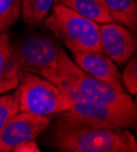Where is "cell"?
Masks as SVG:
<instances>
[{"mask_svg": "<svg viewBox=\"0 0 137 152\" xmlns=\"http://www.w3.org/2000/svg\"><path fill=\"white\" fill-rule=\"evenodd\" d=\"M53 148L64 152H137V139L125 126H98L61 113L50 136Z\"/></svg>", "mask_w": 137, "mask_h": 152, "instance_id": "obj_1", "label": "cell"}, {"mask_svg": "<svg viewBox=\"0 0 137 152\" xmlns=\"http://www.w3.org/2000/svg\"><path fill=\"white\" fill-rule=\"evenodd\" d=\"M38 74L56 84L59 89L63 91L70 105L69 111L63 112V115H65L70 119L91 125L113 126V128H119V126L131 128L136 125L137 116L110 108L94 100L86 97L70 82L69 78L59 73L56 69L45 68L42 69Z\"/></svg>", "mask_w": 137, "mask_h": 152, "instance_id": "obj_2", "label": "cell"}, {"mask_svg": "<svg viewBox=\"0 0 137 152\" xmlns=\"http://www.w3.org/2000/svg\"><path fill=\"white\" fill-rule=\"evenodd\" d=\"M45 26L71 53L102 51L99 24L65 5L54 4Z\"/></svg>", "mask_w": 137, "mask_h": 152, "instance_id": "obj_3", "label": "cell"}, {"mask_svg": "<svg viewBox=\"0 0 137 152\" xmlns=\"http://www.w3.org/2000/svg\"><path fill=\"white\" fill-rule=\"evenodd\" d=\"M56 71L69 78L86 97L110 108L137 116V106L126 91H119L114 86L84 72L76 62L67 56L66 53H64V50L59 56Z\"/></svg>", "mask_w": 137, "mask_h": 152, "instance_id": "obj_4", "label": "cell"}, {"mask_svg": "<svg viewBox=\"0 0 137 152\" xmlns=\"http://www.w3.org/2000/svg\"><path fill=\"white\" fill-rule=\"evenodd\" d=\"M16 91L20 112L49 117L70 108L67 99L58 85L36 73L23 72Z\"/></svg>", "mask_w": 137, "mask_h": 152, "instance_id": "obj_5", "label": "cell"}, {"mask_svg": "<svg viewBox=\"0 0 137 152\" xmlns=\"http://www.w3.org/2000/svg\"><path fill=\"white\" fill-rule=\"evenodd\" d=\"M14 49V55L21 72L38 74L42 69H56L61 46L49 37L31 34L19 42Z\"/></svg>", "mask_w": 137, "mask_h": 152, "instance_id": "obj_6", "label": "cell"}, {"mask_svg": "<svg viewBox=\"0 0 137 152\" xmlns=\"http://www.w3.org/2000/svg\"><path fill=\"white\" fill-rule=\"evenodd\" d=\"M49 124V117L19 112L0 129V152H11L21 142L33 140Z\"/></svg>", "mask_w": 137, "mask_h": 152, "instance_id": "obj_7", "label": "cell"}, {"mask_svg": "<svg viewBox=\"0 0 137 152\" xmlns=\"http://www.w3.org/2000/svg\"><path fill=\"white\" fill-rule=\"evenodd\" d=\"M102 51L116 66H125L137 50V34L119 23L99 24Z\"/></svg>", "mask_w": 137, "mask_h": 152, "instance_id": "obj_8", "label": "cell"}, {"mask_svg": "<svg viewBox=\"0 0 137 152\" xmlns=\"http://www.w3.org/2000/svg\"><path fill=\"white\" fill-rule=\"evenodd\" d=\"M72 54L73 61L84 72L114 86L119 91H125L122 77L118 66L103 51H81Z\"/></svg>", "mask_w": 137, "mask_h": 152, "instance_id": "obj_9", "label": "cell"}, {"mask_svg": "<svg viewBox=\"0 0 137 152\" xmlns=\"http://www.w3.org/2000/svg\"><path fill=\"white\" fill-rule=\"evenodd\" d=\"M21 74L9 34L0 33V95L15 90L21 80Z\"/></svg>", "mask_w": 137, "mask_h": 152, "instance_id": "obj_10", "label": "cell"}, {"mask_svg": "<svg viewBox=\"0 0 137 152\" xmlns=\"http://www.w3.org/2000/svg\"><path fill=\"white\" fill-rule=\"evenodd\" d=\"M55 3L72 9L77 14L98 24L114 22L104 0H55Z\"/></svg>", "mask_w": 137, "mask_h": 152, "instance_id": "obj_11", "label": "cell"}, {"mask_svg": "<svg viewBox=\"0 0 137 152\" xmlns=\"http://www.w3.org/2000/svg\"><path fill=\"white\" fill-rule=\"evenodd\" d=\"M115 23L137 34V0H104Z\"/></svg>", "mask_w": 137, "mask_h": 152, "instance_id": "obj_12", "label": "cell"}, {"mask_svg": "<svg viewBox=\"0 0 137 152\" xmlns=\"http://www.w3.org/2000/svg\"><path fill=\"white\" fill-rule=\"evenodd\" d=\"M55 0H21V15L26 23L34 24L52 11Z\"/></svg>", "mask_w": 137, "mask_h": 152, "instance_id": "obj_13", "label": "cell"}, {"mask_svg": "<svg viewBox=\"0 0 137 152\" xmlns=\"http://www.w3.org/2000/svg\"><path fill=\"white\" fill-rule=\"evenodd\" d=\"M21 16V0H0V33L7 31Z\"/></svg>", "mask_w": 137, "mask_h": 152, "instance_id": "obj_14", "label": "cell"}, {"mask_svg": "<svg viewBox=\"0 0 137 152\" xmlns=\"http://www.w3.org/2000/svg\"><path fill=\"white\" fill-rule=\"evenodd\" d=\"M20 112L17 91L0 96V129Z\"/></svg>", "mask_w": 137, "mask_h": 152, "instance_id": "obj_15", "label": "cell"}, {"mask_svg": "<svg viewBox=\"0 0 137 152\" xmlns=\"http://www.w3.org/2000/svg\"><path fill=\"white\" fill-rule=\"evenodd\" d=\"M122 83L130 94H137V50L127 61V65L121 74Z\"/></svg>", "mask_w": 137, "mask_h": 152, "instance_id": "obj_16", "label": "cell"}, {"mask_svg": "<svg viewBox=\"0 0 137 152\" xmlns=\"http://www.w3.org/2000/svg\"><path fill=\"white\" fill-rule=\"evenodd\" d=\"M11 152H41V148L33 139V140H27L24 142H21L16 147H14V150Z\"/></svg>", "mask_w": 137, "mask_h": 152, "instance_id": "obj_17", "label": "cell"}, {"mask_svg": "<svg viewBox=\"0 0 137 152\" xmlns=\"http://www.w3.org/2000/svg\"><path fill=\"white\" fill-rule=\"evenodd\" d=\"M133 101H135V104H136V106H137V94H136V99H135Z\"/></svg>", "mask_w": 137, "mask_h": 152, "instance_id": "obj_18", "label": "cell"}, {"mask_svg": "<svg viewBox=\"0 0 137 152\" xmlns=\"http://www.w3.org/2000/svg\"><path fill=\"white\" fill-rule=\"evenodd\" d=\"M133 128H135V129H136V133H137V123H136V125H135V126H133Z\"/></svg>", "mask_w": 137, "mask_h": 152, "instance_id": "obj_19", "label": "cell"}]
</instances>
